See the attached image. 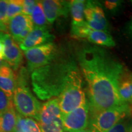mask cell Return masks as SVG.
<instances>
[{
    "label": "cell",
    "mask_w": 132,
    "mask_h": 132,
    "mask_svg": "<svg viewBox=\"0 0 132 132\" xmlns=\"http://www.w3.org/2000/svg\"><path fill=\"white\" fill-rule=\"evenodd\" d=\"M16 87V75L8 64L0 68V89L12 100Z\"/></svg>",
    "instance_id": "obj_14"
},
{
    "label": "cell",
    "mask_w": 132,
    "mask_h": 132,
    "mask_svg": "<svg viewBox=\"0 0 132 132\" xmlns=\"http://www.w3.org/2000/svg\"><path fill=\"white\" fill-rule=\"evenodd\" d=\"M57 98L62 115L73 111L87 102V97L82 87L70 89Z\"/></svg>",
    "instance_id": "obj_8"
},
{
    "label": "cell",
    "mask_w": 132,
    "mask_h": 132,
    "mask_svg": "<svg viewBox=\"0 0 132 132\" xmlns=\"http://www.w3.org/2000/svg\"><path fill=\"white\" fill-rule=\"evenodd\" d=\"M61 112L57 98L48 100L42 105L39 114V124L46 125L61 118Z\"/></svg>",
    "instance_id": "obj_12"
},
{
    "label": "cell",
    "mask_w": 132,
    "mask_h": 132,
    "mask_svg": "<svg viewBox=\"0 0 132 132\" xmlns=\"http://www.w3.org/2000/svg\"><path fill=\"white\" fill-rule=\"evenodd\" d=\"M127 132H132V120L128 122Z\"/></svg>",
    "instance_id": "obj_31"
},
{
    "label": "cell",
    "mask_w": 132,
    "mask_h": 132,
    "mask_svg": "<svg viewBox=\"0 0 132 132\" xmlns=\"http://www.w3.org/2000/svg\"><path fill=\"white\" fill-rule=\"evenodd\" d=\"M92 31L87 25L86 21H84L80 23H72L71 34L76 39H87L89 34Z\"/></svg>",
    "instance_id": "obj_21"
},
{
    "label": "cell",
    "mask_w": 132,
    "mask_h": 132,
    "mask_svg": "<svg viewBox=\"0 0 132 132\" xmlns=\"http://www.w3.org/2000/svg\"><path fill=\"white\" fill-rule=\"evenodd\" d=\"M8 0H0V32H8V23L7 19Z\"/></svg>",
    "instance_id": "obj_23"
},
{
    "label": "cell",
    "mask_w": 132,
    "mask_h": 132,
    "mask_svg": "<svg viewBox=\"0 0 132 132\" xmlns=\"http://www.w3.org/2000/svg\"><path fill=\"white\" fill-rule=\"evenodd\" d=\"M14 106L13 102L2 90L0 89V113L6 111L9 108Z\"/></svg>",
    "instance_id": "obj_25"
},
{
    "label": "cell",
    "mask_w": 132,
    "mask_h": 132,
    "mask_svg": "<svg viewBox=\"0 0 132 132\" xmlns=\"http://www.w3.org/2000/svg\"><path fill=\"white\" fill-rule=\"evenodd\" d=\"M128 126V122L127 120H123L116 124L106 132H127Z\"/></svg>",
    "instance_id": "obj_27"
},
{
    "label": "cell",
    "mask_w": 132,
    "mask_h": 132,
    "mask_svg": "<svg viewBox=\"0 0 132 132\" xmlns=\"http://www.w3.org/2000/svg\"><path fill=\"white\" fill-rule=\"evenodd\" d=\"M0 39L4 45V60L13 70L17 71L23 61V54L20 48L7 33L0 32Z\"/></svg>",
    "instance_id": "obj_7"
},
{
    "label": "cell",
    "mask_w": 132,
    "mask_h": 132,
    "mask_svg": "<svg viewBox=\"0 0 132 132\" xmlns=\"http://www.w3.org/2000/svg\"><path fill=\"white\" fill-rule=\"evenodd\" d=\"M16 113L14 106L0 113V132H14Z\"/></svg>",
    "instance_id": "obj_16"
},
{
    "label": "cell",
    "mask_w": 132,
    "mask_h": 132,
    "mask_svg": "<svg viewBox=\"0 0 132 132\" xmlns=\"http://www.w3.org/2000/svg\"><path fill=\"white\" fill-rule=\"evenodd\" d=\"M54 36L50 32L47 26L34 27L23 42L20 44V48L23 51H26L32 48L53 42Z\"/></svg>",
    "instance_id": "obj_10"
},
{
    "label": "cell",
    "mask_w": 132,
    "mask_h": 132,
    "mask_svg": "<svg viewBox=\"0 0 132 132\" xmlns=\"http://www.w3.org/2000/svg\"><path fill=\"white\" fill-rule=\"evenodd\" d=\"M29 73L28 69L24 67H21L18 71L12 102L18 114L36 119L38 122L42 104L31 92L29 86Z\"/></svg>",
    "instance_id": "obj_3"
},
{
    "label": "cell",
    "mask_w": 132,
    "mask_h": 132,
    "mask_svg": "<svg viewBox=\"0 0 132 132\" xmlns=\"http://www.w3.org/2000/svg\"><path fill=\"white\" fill-rule=\"evenodd\" d=\"M31 73L33 92L42 100L58 98L70 89L83 86L80 67L72 57L59 56L50 64Z\"/></svg>",
    "instance_id": "obj_2"
},
{
    "label": "cell",
    "mask_w": 132,
    "mask_h": 132,
    "mask_svg": "<svg viewBox=\"0 0 132 132\" xmlns=\"http://www.w3.org/2000/svg\"><path fill=\"white\" fill-rule=\"evenodd\" d=\"M34 26L31 16L24 14L17 15L11 19L8 23L9 35L15 40L21 33L26 30H32Z\"/></svg>",
    "instance_id": "obj_13"
},
{
    "label": "cell",
    "mask_w": 132,
    "mask_h": 132,
    "mask_svg": "<svg viewBox=\"0 0 132 132\" xmlns=\"http://www.w3.org/2000/svg\"><path fill=\"white\" fill-rule=\"evenodd\" d=\"M0 59L4 60V45L1 39H0Z\"/></svg>",
    "instance_id": "obj_29"
},
{
    "label": "cell",
    "mask_w": 132,
    "mask_h": 132,
    "mask_svg": "<svg viewBox=\"0 0 132 132\" xmlns=\"http://www.w3.org/2000/svg\"><path fill=\"white\" fill-rule=\"evenodd\" d=\"M40 2L48 24H53L61 16H66L70 12V1L44 0Z\"/></svg>",
    "instance_id": "obj_11"
},
{
    "label": "cell",
    "mask_w": 132,
    "mask_h": 132,
    "mask_svg": "<svg viewBox=\"0 0 132 132\" xmlns=\"http://www.w3.org/2000/svg\"><path fill=\"white\" fill-rule=\"evenodd\" d=\"M23 52L29 73L50 64L59 56L58 47L53 42L32 48Z\"/></svg>",
    "instance_id": "obj_5"
},
{
    "label": "cell",
    "mask_w": 132,
    "mask_h": 132,
    "mask_svg": "<svg viewBox=\"0 0 132 132\" xmlns=\"http://www.w3.org/2000/svg\"><path fill=\"white\" fill-rule=\"evenodd\" d=\"M23 12L22 0H8L7 19L8 21Z\"/></svg>",
    "instance_id": "obj_22"
},
{
    "label": "cell",
    "mask_w": 132,
    "mask_h": 132,
    "mask_svg": "<svg viewBox=\"0 0 132 132\" xmlns=\"http://www.w3.org/2000/svg\"><path fill=\"white\" fill-rule=\"evenodd\" d=\"M14 132H42L37 120L16 113V123Z\"/></svg>",
    "instance_id": "obj_17"
},
{
    "label": "cell",
    "mask_w": 132,
    "mask_h": 132,
    "mask_svg": "<svg viewBox=\"0 0 132 132\" xmlns=\"http://www.w3.org/2000/svg\"><path fill=\"white\" fill-rule=\"evenodd\" d=\"M128 32H129V34H130V35L132 36V19H131V20L130 21L129 24H128Z\"/></svg>",
    "instance_id": "obj_30"
},
{
    "label": "cell",
    "mask_w": 132,
    "mask_h": 132,
    "mask_svg": "<svg viewBox=\"0 0 132 132\" xmlns=\"http://www.w3.org/2000/svg\"><path fill=\"white\" fill-rule=\"evenodd\" d=\"M85 18L89 27L94 31H106L108 21L105 13L99 3L88 1L85 4L84 11Z\"/></svg>",
    "instance_id": "obj_9"
},
{
    "label": "cell",
    "mask_w": 132,
    "mask_h": 132,
    "mask_svg": "<svg viewBox=\"0 0 132 132\" xmlns=\"http://www.w3.org/2000/svg\"><path fill=\"white\" fill-rule=\"evenodd\" d=\"M86 39L90 42L100 46L113 47L116 45L112 36L106 31L92 30Z\"/></svg>",
    "instance_id": "obj_18"
},
{
    "label": "cell",
    "mask_w": 132,
    "mask_h": 132,
    "mask_svg": "<svg viewBox=\"0 0 132 132\" xmlns=\"http://www.w3.org/2000/svg\"><path fill=\"white\" fill-rule=\"evenodd\" d=\"M37 2V1H35V0H22V14L30 16Z\"/></svg>",
    "instance_id": "obj_26"
},
{
    "label": "cell",
    "mask_w": 132,
    "mask_h": 132,
    "mask_svg": "<svg viewBox=\"0 0 132 132\" xmlns=\"http://www.w3.org/2000/svg\"><path fill=\"white\" fill-rule=\"evenodd\" d=\"M40 125L42 132H64L61 118L46 125Z\"/></svg>",
    "instance_id": "obj_24"
},
{
    "label": "cell",
    "mask_w": 132,
    "mask_h": 132,
    "mask_svg": "<svg viewBox=\"0 0 132 132\" xmlns=\"http://www.w3.org/2000/svg\"><path fill=\"white\" fill-rule=\"evenodd\" d=\"M76 132H92V131H90V130L88 129H85V130H80V131H78Z\"/></svg>",
    "instance_id": "obj_33"
},
{
    "label": "cell",
    "mask_w": 132,
    "mask_h": 132,
    "mask_svg": "<svg viewBox=\"0 0 132 132\" xmlns=\"http://www.w3.org/2000/svg\"><path fill=\"white\" fill-rule=\"evenodd\" d=\"M89 119V106L87 102L73 111L61 116L64 131L76 132L86 129Z\"/></svg>",
    "instance_id": "obj_6"
},
{
    "label": "cell",
    "mask_w": 132,
    "mask_h": 132,
    "mask_svg": "<svg viewBox=\"0 0 132 132\" xmlns=\"http://www.w3.org/2000/svg\"><path fill=\"white\" fill-rule=\"evenodd\" d=\"M118 92L123 103H132V73L129 70H123L119 81Z\"/></svg>",
    "instance_id": "obj_15"
},
{
    "label": "cell",
    "mask_w": 132,
    "mask_h": 132,
    "mask_svg": "<svg viewBox=\"0 0 132 132\" xmlns=\"http://www.w3.org/2000/svg\"><path fill=\"white\" fill-rule=\"evenodd\" d=\"M5 64H7V62L5 61L4 60H3V59H0V68H1L2 66L4 65Z\"/></svg>",
    "instance_id": "obj_32"
},
{
    "label": "cell",
    "mask_w": 132,
    "mask_h": 132,
    "mask_svg": "<svg viewBox=\"0 0 132 132\" xmlns=\"http://www.w3.org/2000/svg\"><path fill=\"white\" fill-rule=\"evenodd\" d=\"M120 4V1H117V0H107V1H105V3H104L105 7L107 9H109L110 11H112L118 9Z\"/></svg>",
    "instance_id": "obj_28"
},
{
    "label": "cell",
    "mask_w": 132,
    "mask_h": 132,
    "mask_svg": "<svg viewBox=\"0 0 132 132\" xmlns=\"http://www.w3.org/2000/svg\"><path fill=\"white\" fill-rule=\"evenodd\" d=\"M30 16L34 27H41V26H47L48 24L40 1H37Z\"/></svg>",
    "instance_id": "obj_20"
},
{
    "label": "cell",
    "mask_w": 132,
    "mask_h": 132,
    "mask_svg": "<svg viewBox=\"0 0 132 132\" xmlns=\"http://www.w3.org/2000/svg\"><path fill=\"white\" fill-rule=\"evenodd\" d=\"M77 57L87 83L89 118L124 104L118 92L119 81L125 69L122 64L96 46L81 47L77 51Z\"/></svg>",
    "instance_id": "obj_1"
},
{
    "label": "cell",
    "mask_w": 132,
    "mask_h": 132,
    "mask_svg": "<svg viewBox=\"0 0 132 132\" xmlns=\"http://www.w3.org/2000/svg\"><path fill=\"white\" fill-rule=\"evenodd\" d=\"M131 114V108L128 104L113 107L90 117L87 128L92 132H106Z\"/></svg>",
    "instance_id": "obj_4"
},
{
    "label": "cell",
    "mask_w": 132,
    "mask_h": 132,
    "mask_svg": "<svg viewBox=\"0 0 132 132\" xmlns=\"http://www.w3.org/2000/svg\"><path fill=\"white\" fill-rule=\"evenodd\" d=\"M86 1L84 0H73L69 2V9L72 18V23H80L85 21Z\"/></svg>",
    "instance_id": "obj_19"
}]
</instances>
